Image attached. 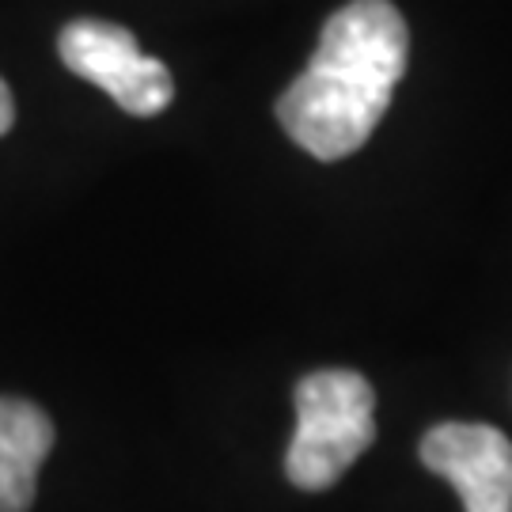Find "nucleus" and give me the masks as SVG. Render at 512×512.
I'll return each mask as SVG.
<instances>
[{"label": "nucleus", "instance_id": "obj_4", "mask_svg": "<svg viewBox=\"0 0 512 512\" xmlns=\"http://www.w3.org/2000/svg\"><path fill=\"white\" fill-rule=\"evenodd\" d=\"M421 463L456 486L467 512H512V440L482 421H444L421 440Z\"/></svg>", "mask_w": 512, "mask_h": 512}, {"label": "nucleus", "instance_id": "obj_3", "mask_svg": "<svg viewBox=\"0 0 512 512\" xmlns=\"http://www.w3.org/2000/svg\"><path fill=\"white\" fill-rule=\"evenodd\" d=\"M57 54L69 73L103 88L133 118H152L175 99V80L167 65L141 54L137 38L118 23L73 19L57 38Z\"/></svg>", "mask_w": 512, "mask_h": 512}, {"label": "nucleus", "instance_id": "obj_5", "mask_svg": "<svg viewBox=\"0 0 512 512\" xmlns=\"http://www.w3.org/2000/svg\"><path fill=\"white\" fill-rule=\"evenodd\" d=\"M54 452V421L42 406L0 395V512H27L38 467Z\"/></svg>", "mask_w": 512, "mask_h": 512}, {"label": "nucleus", "instance_id": "obj_2", "mask_svg": "<svg viewBox=\"0 0 512 512\" xmlns=\"http://www.w3.org/2000/svg\"><path fill=\"white\" fill-rule=\"evenodd\" d=\"M376 440V391L361 372L323 368L296 384V433L285 475L296 490H330Z\"/></svg>", "mask_w": 512, "mask_h": 512}, {"label": "nucleus", "instance_id": "obj_1", "mask_svg": "<svg viewBox=\"0 0 512 512\" xmlns=\"http://www.w3.org/2000/svg\"><path fill=\"white\" fill-rule=\"evenodd\" d=\"M410 31L391 0H349L323 23L308 69L277 99V122L315 160L365 145L406 73Z\"/></svg>", "mask_w": 512, "mask_h": 512}, {"label": "nucleus", "instance_id": "obj_6", "mask_svg": "<svg viewBox=\"0 0 512 512\" xmlns=\"http://www.w3.org/2000/svg\"><path fill=\"white\" fill-rule=\"evenodd\" d=\"M12 122H16V103H12V92H8V84L0 80V137L12 129Z\"/></svg>", "mask_w": 512, "mask_h": 512}]
</instances>
